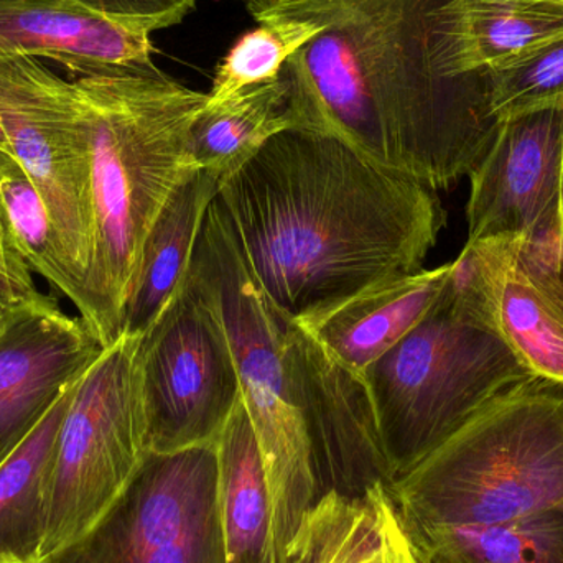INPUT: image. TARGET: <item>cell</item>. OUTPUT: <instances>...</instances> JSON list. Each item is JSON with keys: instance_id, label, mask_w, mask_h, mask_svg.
Wrapping results in <instances>:
<instances>
[{"instance_id": "obj_12", "label": "cell", "mask_w": 563, "mask_h": 563, "mask_svg": "<svg viewBox=\"0 0 563 563\" xmlns=\"http://www.w3.org/2000/svg\"><path fill=\"white\" fill-rule=\"evenodd\" d=\"M563 104L506 119L470 175L468 241L521 236L558 250L562 220Z\"/></svg>"}, {"instance_id": "obj_26", "label": "cell", "mask_w": 563, "mask_h": 563, "mask_svg": "<svg viewBox=\"0 0 563 563\" xmlns=\"http://www.w3.org/2000/svg\"><path fill=\"white\" fill-rule=\"evenodd\" d=\"M559 104H563V36L493 71V108L501 121Z\"/></svg>"}, {"instance_id": "obj_16", "label": "cell", "mask_w": 563, "mask_h": 563, "mask_svg": "<svg viewBox=\"0 0 563 563\" xmlns=\"http://www.w3.org/2000/svg\"><path fill=\"white\" fill-rule=\"evenodd\" d=\"M450 267L452 263L390 277L297 323L338 363L363 374L432 310Z\"/></svg>"}, {"instance_id": "obj_29", "label": "cell", "mask_w": 563, "mask_h": 563, "mask_svg": "<svg viewBox=\"0 0 563 563\" xmlns=\"http://www.w3.org/2000/svg\"><path fill=\"white\" fill-rule=\"evenodd\" d=\"M555 264L563 276V178H562V220L561 233H559L558 250H555Z\"/></svg>"}, {"instance_id": "obj_19", "label": "cell", "mask_w": 563, "mask_h": 563, "mask_svg": "<svg viewBox=\"0 0 563 563\" xmlns=\"http://www.w3.org/2000/svg\"><path fill=\"white\" fill-rule=\"evenodd\" d=\"M227 563H276L274 511L260 442L240 400L217 443Z\"/></svg>"}, {"instance_id": "obj_22", "label": "cell", "mask_w": 563, "mask_h": 563, "mask_svg": "<svg viewBox=\"0 0 563 563\" xmlns=\"http://www.w3.org/2000/svg\"><path fill=\"white\" fill-rule=\"evenodd\" d=\"M0 238L78 308L89 314L88 285L69 256L52 213L29 172L10 152L0 151Z\"/></svg>"}, {"instance_id": "obj_24", "label": "cell", "mask_w": 563, "mask_h": 563, "mask_svg": "<svg viewBox=\"0 0 563 563\" xmlns=\"http://www.w3.org/2000/svg\"><path fill=\"white\" fill-rule=\"evenodd\" d=\"M563 36V0H465L470 68L499 71Z\"/></svg>"}, {"instance_id": "obj_4", "label": "cell", "mask_w": 563, "mask_h": 563, "mask_svg": "<svg viewBox=\"0 0 563 563\" xmlns=\"http://www.w3.org/2000/svg\"><path fill=\"white\" fill-rule=\"evenodd\" d=\"M387 488L407 534L563 505V386L536 377L509 390Z\"/></svg>"}, {"instance_id": "obj_10", "label": "cell", "mask_w": 563, "mask_h": 563, "mask_svg": "<svg viewBox=\"0 0 563 563\" xmlns=\"http://www.w3.org/2000/svg\"><path fill=\"white\" fill-rule=\"evenodd\" d=\"M0 124L10 154L38 187L88 285L95 236L91 142L75 82L33 56L0 55Z\"/></svg>"}, {"instance_id": "obj_6", "label": "cell", "mask_w": 563, "mask_h": 563, "mask_svg": "<svg viewBox=\"0 0 563 563\" xmlns=\"http://www.w3.org/2000/svg\"><path fill=\"white\" fill-rule=\"evenodd\" d=\"M188 271L220 314L233 350L241 400L269 482L277 563L301 519L324 493L285 366L288 318L247 271L218 197L205 218Z\"/></svg>"}, {"instance_id": "obj_11", "label": "cell", "mask_w": 563, "mask_h": 563, "mask_svg": "<svg viewBox=\"0 0 563 563\" xmlns=\"http://www.w3.org/2000/svg\"><path fill=\"white\" fill-rule=\"evenodd\" d=\"M446 287L483 308L536 377L563 386V276L554 254L521 236L466 243Z\"/></svg>"}, {"instance_id": "obj_27", "label": "cell", "mask_w": 563, "mask_h": 563, "mask_svg": "<svg viewBox=\"0 0 563 563\" xmlns=\"http://www.w3.org/2000/svg\"><path fill=\"white\" fill-rule=\"evenodd\" d=\"M79 2L102 15L134 23L154 33L157 30L178 25L188 13L194 12L197 0H79Z\"/></svg>"}, {"instance_id": "obj_32", "label": "cell", "mask_w": 563, "mask_h": 563, "mask_svg": "<svg viewBox=\"0 0 563 563\" xmlns=\"http://www.w3.org/2000/svg\"><path fill=\"white\" fill-rule=\"evenodd\" d=\"M261 2V0H244V3L247 5H254V3Z\"/></svg>"}, {"instance_id": "obj_13", "label": "cell", "mask_w": 563, "mask_h": 563, "mask_svg": "<svg viewBox=\"0 0 563 563\" xmlns=\"http://www.w3.org/2000/svg\"><path fill=\"white\" fill-rule=\"evenodd\" d=\"M284 360L324 492L360 495L389 485L393 476L363 376L338 363L297 321L285 324Z\"/></svg>"}, {"instance_id": "obj_28", "label": "cell", "mask_w": 563, "mask_h": 563, "mask_svg": "<svg viewBox=\"0 0 563 563\" xmlns=\"http://www.w3.org/2000/svg\"><path fill=\"white\" fill-rule=\"evenodd\" d=\"M33 282L25 261L0 238V305L9 310L32 307L45 300Z\"/></svg>"}, {"instance_id": "obj_8", "label": "cell", "mask_w": 563, "mask_h": 563, "mask_svg": "<svg viewBox=\"0 0 563 563\" xmlns=\"http://www.w3.org/2000/svg\"><path fill=\"white\" fill-rule=\"evenodd\" d=\"M139 366L148 452L220 440L241 400L240 376L223 321L190 271L142 336Z\"/></svg>"}, {"instance_id": "obj_20", "label": "cell", "mask_w": 563, "mask_h": 563, "mask_svg": "<svg viewBox=\"0 0 563 563\" xmlns=\"http://www.w3.org/2000/svg\"><path fill=\"white\" fill-rule=\"evenodd\" d=\"M75 384L0 465V563H38L48 528L59 430Z\"/></svg>"}, {"instance_id": "obj_25", "label": "cell", "mask_w": 563, "mask_h": 563, "mask_svg": "<svg viewBox=\"0 0 563 563\" xmlns=\"http://www.w3.org/2000/svg\"><path fill=\"white\" fill-rule=\"evenodd\" d=\"M244 33L214 71L208 102L223 101L247 86L277 81L287 59L321 32L307 20L276 16Z\"/></svg>"}, {"instance_id": "obj_15", "label": "cell", "mask_w": 563, "mask_h": 563, "mask_svg": "<svg viewBox=\"0 0 563 563\" xmlns=\"http://www.w3.org/2000/svg\"><path fill=\"white\" fill-rule=\"evenodd\" d=\"M151 36L79 0H0V55L55 59L76 78L157 69Z\"/></svg>"}, {"instance_id": "obj_5", "label": "cell", "mask_w": 563, "mask_h": 563, "mask_svg": "<svg viewBox=\"0 0 563 563\" xmlns=\"http://www.w3.org/2000/svg\"><path fill=\"white\" fill-rule=\"evenodd\" d=\"M361 376L393 479L489 404L536 379L501 334L445 287L426 318Z\"/></svg>"}, {"instance_id": "obj_30", "label": "cell", "mask_w": 563, "mask_h": 563, "mask_svg": "<svg viewBox=\"0 0 563 563\" xmlns=\"http://www.w3.org/2000/svg\"><path fill=\"white\" fill-rule=\"evenodd\" d=\"M13 311L15 310H9V308L2 307V305H0V333H2V331L5 330L7 324H9Z\"/></svg>"}, {"instance_id": "obj_9", "label": "cell", "mask_w": 563, "mask_h": 563, "mask_svg": "<svg viewBox=\"0 0 563 563\" xmlns=\"http://www.w3.org/2000/svg\"><path fill=\"white\" fill-rule=\"evenodd\" d=\"M217 443L148 453L111 511L38 563H227Z\"/></svg>"}, {"instance_id": "obj_14", "label": "cell", "mask_w": 563, "mask_h": 563, "mask_svg": "<svg viewBox=\"0 0 563 563\" xmlns=\"http://www.w3.org/2000/svg\"><path fill=\"white\" fill-rule=\"evenodd\" d=\"M102 350L86 321L53 297L13 311L0 333V465Z\"/></svg>"}, {"instance_id": "obj_7", "label": "cell", "mask_w": 563, "mask_h": 563, "mask_svg": "<svg viewBox=\"0 0 563 563\" xmlns=\"http://www.w3.org/2000/svg\"><path fill=\"white\" fill-rule=\"evenodd\" d=\"M141 340L122 334L76 380L59 430L40 561L91 531L151 453L141 394Z\"/></svg>"}, {"instance_id": "obj_21", "label": "cell", "mask_w": 563, "mask_h": 563, "mask_svg": "<svg viewBox=\"0 0 563 563\" xmlns=\"http://www.w3.org/2000/svg\"><path fill=\"white\" fill-rule=\"evenodd\" d=\"M294 128L290 85L247 86L218 102H207L191 128V167L210 172L223 184L250 162L269 139Z\"/></svg>"}, {"instance_id": "obj_3", "label": "cell", "mask_w": 563, "mask_h": 563, "mask_svg": "<svg viewBox=\"0 0 563 563\" xmlns=\"http://www.w3.org/2000/svg\"><path fill=\"white\" fill-rule=\"evenodd\" d=\"M91 142L92 256L86 324L102 347L121 338L122 310L142 247L181 178L191 128L208 102L161 69L75 81Z\"/></svg>"}, {"instance_id": "obj_1", "label": "cell", "mask_w": 563, "mask_h": 563, "mask_svg": "<svg viewBox=\"0 0 563 563\" xmlns=\"http://www.w3.org/2000/svg\"><path fill=\"white\" fill-rule=\"evenodd\" d=\"M256 22L321 32L285 63L294 128L330 135L432 190L470 177L501 119L493 73L470 68L465 0H261Z\"/></svg>"}, {"instance_id": "obj_23", "label": "cell", "mask_w": 563, "mask_h": 563, "mask_svg": "<svg viewBox=\"0 0 563 563\" xmlns=\"http://www.w3.org/2000/svg\"><path fill=\"white\" fill-rule=\"evenodd\" d=\"M407 536L419 563H563V505L503 525Z\"/></svg>"}, {"instance_id": "obj_2", "label": "cell", "mask_w": 563, "mask_h": 563, "mask_svg": "<svg viewBox=\"0 0 563 563\" xmlns=\"http://www.w3.org/2000/svg\"><path fill=\"white\" fill-rule=\"evenodd\" d=\"M218 200L251 276L291 321L419 273L446 224L435 190L303 129L269 139Z\"/></svg>"}, {"instance_id": "obj_31", "label": "cell", "mask_w": 563, "mask_h": 563, "mask_svg": "<svg viewBox=\"0 0 563 563\" xmlns=\"http://www.w3.org/2000/svg\"><path fill=\"white\" fill-rule=\"evenodd\" d=\"M0 151L10 152L9 141H7L5 132H3L2 124H0Z\"/></svg>"}, {"instance_id": "obj_18", "label": "cell", "mask_w": 563, "mask_h": 563, "mask_svg": "<svg viewBox=\"0 0 563 563\" xmlns=\"http://www.w3.org/2000/svg\"><path fill=\"white\" fill-rule=\"evenodd\" d=\"M213 174L191 167L155 220L122 310L121 336H144L180 287L205 218L220 194Z\"/></svg>"}, {"instance_id": "obj_17", "label": "cell", "mask_w": 563, "mask_h": 563, "mask_svg": "<svg viewBox=\"0 0 563 563\" xmlns=\"http://www.w3.org/2000/svg\"><path fill=\"white\" fill-rule=\"evenodd\" d=\"M277 563H419L386 483L360 495L327 489Z\"/></svg>"}]
</instances>
